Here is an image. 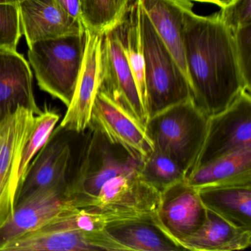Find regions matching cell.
<instances>
[{
  "label": "cell",
  "mask_w": 251,
  "mask_h": 251,
  "mask_svg": "<svg viewBox=\"0 0 251 251\" xmlns=\"http://www.w3.org/2000/svg\"><path fill=\"white\" fill-rule=\"evenodd\" d=\"M139 2L188 81L185 58L184 16L186 8L193 3L189 0H139Z\"/></svg>",
  "instance_id": "2e32d148"
},
{
  "label": "cell",
  "mask_w": 251,
  "mask_h": 251,
  "mask_svg": "<svg viewBox=\"0 0 251 251\" xmlns=\"http://www.w3.org/2000/svg\"><path fill=\"white\" fill-rule=\"evenodd\" d=\"M22 35L18 2L0 3V50H17Z\"/></svg>",
  "instance_id": "d4e9b609"
},
{
  "label": "cell",
  "mask_w": 251,
  "mask_h": 251,
  "mask_svg": "<svg viewBox=\"0 0 251 251\" xmlns=\"http://www.w3.org/2000/svg\"><path fill=\"white\" fill-rule=\"evenodd\" d=\"M102 35L86 28V45L81 70L70 105L59 127L80 133L89 127L100 87V55Z\"/></svg>",
  "instance_id": "7c38bea8"
},
{
  "label": "cell",
  "mask_w": 251,
  "mask_h": 251,
  "mask_svg": "<svg viewBox=\"0 0 251 251\" xmlns=\"http://www.w3.org/2000/svg\"><path fill=\"white\" fill-rule=\"evenodd\" d=\"M117 29L125 55L134 77L142 105L147 112L145 55L139 0L132 1L124 20L117 27Z\"/></svg>",
  "instance_id": "44dd1931"
},
{
  "label": "cell",
  "mask_w": 251,
  "mask_h": 251,
  "mask_svg": "<svg viewBox=\"0 0 251 251\" xmlns=\"http://www.w3.org/2000/svg\"><path fill=\"white\" fill-rule=\"evenodd\" d=\"M101 251H169L180 248L152 222H136L99 231Z\"/></svg>",
  "instance_id": "ac0fdd59"
},
{
  "label": "cell",
  "mask_w": 251,
  "mask_h": 251,
  "mask_svg": "<svg viewBox=\"0 0 251 251\" xmlns=\"http://www.w3.org/2000/svg\"><path fill=\"white\" fill-rule=\"evenodd\" d=\"M20 0H0V3H3V2H18Z\"/></svg>",
  "instance_id": "f546056e"
},
{
  "label": "cell",
  "mask_w": 251,
  "mask_h": 251,
  "mask_svg": "<svg viewBox=\"0 0 251 251\" xmlns=\"http://www.w3.org/2000/svg\"><path fill=\"white\" fill-rule=\"evenodd\" d=\"M219 15L222 21L233 32L251 25V0H235L221 8Z\"/></svg>",
  "instance_id": "484cf974"
},
{
  "label": "cell",
  "mask_w": 251,
  "mask_h": 251,
  "mask_svg": "<svg viewBox=\"0 0 251 251\" xmlns=\"http://www.w3.org/2000/svg\"><path fill=\"white\" fill-rule=\"evenodd\" d=\"M72 158L70 143L50 136L30 162L17 192L15 206L39 191L58 185H67Z\"/></svg>",
  "instance_id": "4fadbf2b"
},
{
  "label": "cell",
  "mask_w": 251,
  "mask_h": 251,
  "mask_svg": "<svg viewBox=\"0 0 251 251\" xmlns=\"http://www.w3.org/2000/svg\"><path fill=\"white\" fill-rule=\"evenodd\" d=\"M99 90L105 92L146 126L149 117L141 101L117 27L102 35Z\"/></svg>",
  "instance_id": "9c48e42d"
},
{
  "label": "cell",
  "mask_w": 251,
  "mask_h": 251,
  "mask_svg": "<svg viewBox=\"0 0 251 251\" xmlns=\"http://www.w3.org/2000/svg\"><path fill=\"white\" fill-rule=\"evenodd\" d=\"M206 208L196 189L186 180L161 193L152 223L176 245L195 231L203 222Z\"/></svg>",
  "instance_id": "8fae6325"
},
{
  "label": "cell",
  "mask_w": 251,
  "mask_h": 251,
  "mask_svg": "<svg viewBox=\"0 0 251 251\" xmlns=\"http://www.w3.org/2000/svg\"><path fill=\"white\" fill-rule=\"evenodd\" d=\"M64 12L74 20L81 21L80 0H56Z\"/></svg>",
  "instance_id": "83f0119b"
},
{
  "label": "cell",
  "mask_w": 251,
  "mask_h": 251,
  "mask_svg": "<svg viewBox=\"0 0 251 251\" xmlns=\"http://www.w3.org/2000/svg\"><path fill=\"white\" fill-rule=\"evenodd\" d=\"M88 127L96 129L111 144L139 161L153 151L146 126L102 91L97 94Z\"/></svg>",
  "instance_id": "ba28073f"
},
{
  "label": "cell",
  "mask_w": 251,
  "mask_h": 251,
  "mask_svg": "<svg viewBox=\"0 0 251 251\" xmlns=\"http://www.w3.org/2000/svg\"><path fill=\"white\" fill-rule=\"evenodd\" d=\"M20 107L39 115L42 112L33 90V75L24 57L0 50V122Z\"/></svg>",
  "instance_id": "9a60e30c"
},
{
  "label": "cell",
  "mask_w": 251,
  "mask_h": 251,
  "mask_svg": "<svg viewBox=\"0 0 251 251\" xmlns=\"http://www.w3.org/2000/svg\"><path fill=\"white\" fill-rule=\"evenodd\" d=\"M141 173L144 179L161 194L186 179L184 171L171 157L155 149L142 161Z\"/></svg>",
  "instance_id": "603a6c76"
},
{
  "label": "cell",
  "mask_w": 251,
  "mask_h": 251,
  "mask_svg": "<svg viewBox=\"0 0 251 251\" xmlns=\"http://www.w3.org/2000/svg\"><path fill=\"white\" fill-rule=\"evenodd\" d=\"M148 117L191 98L189 83L141 6Z\"/></svg>",
  "instance_id": "5b68a950"
},
{
  "label": "cell",
  "mask_w": 251,
  "mask_h": 251,
  "mask_svg": "<svg viewBox=\"0 0 251 251\" xmlns=\"http://www.w3.org/2000/svg\"><path fill=\"white\" fill-rule=\"evenodd\" d=\"M186 183L196 190L233 185H251V148L220 157L195 169Z\"/></svg>",
  "instance_id": "d6986e66"
},
{
  "label": "cell",
  "mask_w": 251,
  "mask_h": 251,
  "mask_svg": "<svg viewBox=\"0 0 251 251\" xmlns=\"http://www.w3.org/2000/svg\"><path fill=\"white\" fill-rule=\"evenodd\" d=\"M207 209L238 227L251 228V185H233L197 190Z\"/></svg>",
  "instance_id": "ffe728a7"
},
{
  "label": "cell",
  "mask_w": 251,
  "mask_h": 251,
  "mask_svg": "<svg viewBox=\"0 0 251 251\" xmlns=\"http://www.w3.org/2000/svg\"><path fill=\"white\" fill-rule=\"evenodd\" d=\"M67 185L42 189L17 204L12 214L0 224V249L10 241L77 208L75 202L67 195Z\"/></svg>",
  "instance_id": "30bf717a"
},
{
  "label": "cell",
  "mask_w": 251,
  "mask_h": 251,
  "mask_svg": "<svg viewBox=\"0 0 251 251\" xmlns=\"http://www.w3.org/2000/svg\"><path fill=\"white\" fill-rule=\"evenodd\" d=\"M208 117L191 97L150 117L147 123L154 149L171 157L186 177L202 147Z\"/></svg>",
  "instance_id": "7a4b0ae2"
},
{
  "label": "cell",
  "mask_w": 251,
  "mask_h": 251,
  "mask_svg": "<svg viewBox=\"0 0 251 251\" xmlns=\"http://www.w3.org/2000/svg\"><path fill=\"white\" fill-rule=\"evenodd\" d=\"M75 174L69 178L67 193L78 208L87 209L102 185L114 176L139 165L142 161L111 144L100 132L88 127Z\"/></svg>",
  "instance_id": "277c9868"
},
{
  "label": "cell",
  "mask_w": 251,
  "mask_h": 251,
  "mask_svg": "<svg viewBox=\"0 0 251 251\" xmlns=\"http://www.w3.org/2000/svg\"><path fill=\"white\" fill-rule=\"evenodd\" d=\"M233 36L244 79L247 86L251 88V25L236 30Z\"/></svg>",
  "instance_id": "4316f807"
},
{
  "label": "cell",
  "mask_w": 251,
  "mask_h": 251,
  "mask_svg": "<svg viewBox=\"0 0 251 251\" xmlns=\"http://www.w3.org/2000/svg\"><path fill=\"white\" fill-rule=\"evenodd\" d=\"M190 2H201V3L213 4L220 8H225L230 5L235 0H189Z\"/></svg>",
  "instance_id": "f1b7e54d"
},
{
  "label": "cell",
  "mask_w": 251,
  "mask_h": 251,
  "mask_svg": "<svg viewBox=\"0 0 251 251\" xmlns=\"http://www.w3.org/2000/svg\"><path fill=\"white\" fill-rule=\"evenodd\" d=\"M33 111L25 107L0 122V224L14 212L23 150L33 130Z\"/></svg>",
  "instance_id": "52a82bcc"
},
{
  "label": "cell",
  "mask_w": 251,
  "mask_h": 251,
  "mask_svg": "<svg viewBox=\"0 0 251 251\" xmlns=\"http://www.w3.org/2000/svg\"><path fill=\"white\" fill-rule=\"evenodd\" d=\"M86 45V30L70 35L39 41L29 45L28 58L44 92L68 107L81 70Z\"/></svg>",
  "instance_id": "3957f363"
},
{
  "label": "cell",
  "mask_w": 251,
  "mask_h": 251,
  "mask_svg": "<svg viewBox=\"0 0 251 251\" xmlns=\"http://www.w3.org/2000/svg\"><path fill=\"white\" fill-rule=\"evenodd\" d=\"M193 4L184 16L185 58L191 96L210 117L226 108L246 89L233 32L219 13L198 15Z\"/></svg>",
  "instance_id": "6da1fadb"
},
{
  "label": "cell",
  "mask_w": 251,
  "mask_h": 251,
  "mask_svg": "<svg viewBox=\"0 0 251 251\" xmlns=\"http://www.w3.org/2000/svg\"><path fill=\"white\" fill-rule=\"evenodd\" d=\"M251 244V228L238 227L206 208L201 226L180 246L194 251H233L246 249Z\"/></svg>",
  "instance_id": "e0dca14e"
},
{
  "label": "cell",
  "mask_w": 251,
  "mask_h": 251,
  "mask_svg": "<svg viewBox=\"0 0 251 251\" xmlns=\"http://www.w3.org/2000/svg\"><path fill=\"white\" fill-rule=\"evenodd\" d=\"M251 92L242 89L223 111L208 117L205 138L191 173L223 155L251 148Z\"/></svg>",
  "instance_id": "8992f818"
},
{
  "label": "cell",
  "mask_w": 251,
  "mask_h": 251,
  "mask_svg": "<svg viewBox=\"0 0 251 251\" xmlns=\"http://www.w3.org/2000/svg\"><path fill=\"white\" fill-rule=\"evenodd\" d=\"M60 115L55 111L46 109L35 117L34 126L23 150L19 170L20 187L24 180L27 168L35 155L42 149L53 133L59 121ZM20 189V188H19Z\"/></svg>",
  "instance_id": "cb8c5ba5"
},
{
  "label": "cell",
  "mask_w": 251,
  "mask_h": 251,
  "mask_svg": "<svg viewBox=\"0 0 251 251\" xmlns=\"http://www.w3.org/2000/svg\"><path fill=\"white\" fill-rule=\"evenodd\" d=\"M18 5L28 46L39 41L85 33L82 22L67 15L56 0H20Z\"/></svg>",
  "instance_id": "5bb4252c"
},
{
  "label": "cell",
  "mask_w": 251,
  "mask_h": 251,
  "mask_svg": "<svg viewBox=\"0 0 251 251\" xmlns=\"http://www.w3.org/2000/svg\"><path fill=\"white\" fill-rule=\"evenodd\" d=\"M133 0H80L85 28L102 35L118 27Z\"/></svg>",
  "instance_id": "7402d4cb"
}]
</instances>
